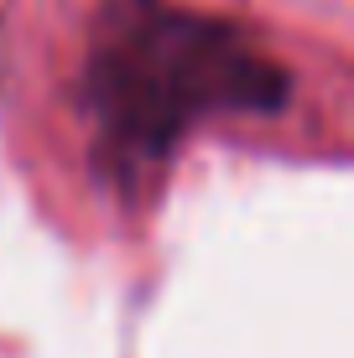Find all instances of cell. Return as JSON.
Listing matches in <instances>:
<instances>
[{
  "label": "cell",
  "instance_id": "obj_1",
  "mask_svg": "<svg viewBox=\"0 0 354 358\" xmlns=\"http://www.w3.org/2000/svg\"><path fill=\"white\" fill-rule=\"evenodd\" d=\"M271 94L276 68L203 16L136 6V16H115L100 31L94 109L125 151H162L203 109L266 104Z\"/></svg>",
  "mask_w": 354,
  "mask_h": 358
},
{
  "label": "cell",
  "instance_id": "obj_2",
  "mask_svg": "<svg viewBox=\"0 0 354 358\" xmlns=\"http://www.w3.org/2000/svg\"><path fill=\"white\" fill-rule=\"evenodd\" d=\"M0 73H6V36H0Z\"/></svg>",
  "mask_w": 354,
  "mask_h": 358
}]
</instances>
